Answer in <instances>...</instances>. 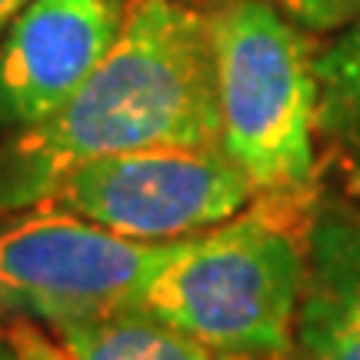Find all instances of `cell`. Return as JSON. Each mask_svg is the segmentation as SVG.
Masks as SVG:
<instances>
[{
    "instance_id": "obj_1",
    "label": "cell",
    "mask_w": 360,
    "mask_h": 360,
    "mask_svg": "<svg viewBox=\"0 0 360 360\" xmlns=\"http://www.w3.org/2000/svg\"><path fill=\"white\" fill-rule=\"evenodd\" d=\"M143 147H220L214 40L197 4L127 0L124 30L87 84L0 154V207H40L84 160Z\"/></svg>"
},
{
    "instance_id": "obj_2",
    "label": "cell",
    "mask_w": 360,
    "mask_h": 360,
    "mask_svg": "<svg viewBox=\"0 0 360 360\" xmlns=\"http://www.w3.org/2000/svg\"><path fill=\"white\" fill-rule=\"evenodd\" d=\"M310 191L260 200L177 240L130 307L204 344L217 360H290L317 200Z\"/></svg>"
},
{
    "instance_id": "obj_3",
    "label": "cell",
    "mask_w": 360,
    "mask_h": 360,
    "mask_svg": "<svg viewBox=\"0 0 360 360\" xmlns=\"http://www.w3.org/2000/svg\"><path fill=\"white\" fill-rule=\"evenodd\" d=\"M220 147L257 193L310 191L317 174V84L307 30L264 0L207 7Z\"/></svg>"
},
{
    "instance_id": "obj_4",
    "label": "cell",
    "mask_w": 360,
    "mask_h": 360,
    "mask_svg": "<svg viewBox=\"0 0 360 360\" xmlns=\"http://www.w3.org/2000/svg\"><path fill=\"white\" fill-rule=\"evenodd\" d=\"M174 244H141L40 204L0 227V317L60 330L130 307Z\"/></svg>"
},
{
    "instance_id": "obj_5",
    "label": "cell",
    "mask_w": 360,
    "mask_h": 360,
    "mask_svg": "<svg viewBox=\"0 0 360 360\" xmlns=\"http://www.w3.org/2000/svg\"><path fill=\"white\" fill-rule=\"evenodd\" d=\"M254 197L224 147H143L84 160L44 204L127 240L174 244L227 224Z\"/></svg>"
},
{
    "instance_id": "obj_6",
    "label": "cell",
    "mask_w": 360,
    "mask_h": 360,
    "mask_svg": "<svg viewBox=\"0 0 360 360\" xmlns=\"http://www.w3.org/2000/svg\"><path fill=\"white\" fill-rule=\"evenodd\" d=\"M127 20V0H30L0 40V134L47 124L90 80Z\"/></svg>"
},
{
    "instance_id": "obj_7",
    "label": "cell",
    "mask_w": 360,
    "mask_h": 360,
    "mask_svg": "<svg viewBox=\"0 0 360 360\" xmlns=\"http://www.w3.org/2000/svg\"><path fill=\"white\" fill-rule=\"evenodd\" d=\"M297 360H360V210L317 200L297 310Z\"/></svg>"
},
{
    "instance_id": "obj_8",
    "label": "cell",
    "mask_w": 360,
    "mask_h": 360,
    "mask_svg": "<svg viewBox=\"0 0 360 360\" xmlns=\"http://www.w3.org/2000/svg\"><path fill=\"white\" fill-rule=\"evenodd\" d=\"M57 334V360H217L204 344L147 310L120 307Z\"/></svg>"
},
{
    "instance_id": "obj_9",
    "label": "cell",
    "mask_w": 360,
    "mask_h": 360,
    "mask_svg": "<svg viewBox=\"0 0 360 360\" xmlns=\"http://www.w3.org/2000/svg\"><path fill=\"white\" fill-rule=\"evenodd\" d=\"M317 137L360 167V11L314 47Z\"/></svg>"
},
{
    "instance_id": "obj_10",
    "label": "cell",
    "mask_w": 360,
    "mask_h": 360,
    "mask_svg": "<svg viewBox=\"0 0 360 360\" xmlns=\"http://www.w3.org/2000/svg\"><path fill=\"white\" fill-rule=\"evenodd\" d=\"M307 34H334L360 11V0H264Z\"/></svg>"
},
{
    "instance_id": "obj_11",
    "label": "cell",
    "mask_w": 360,
    "mask_h": 360,
    "mask_svg": "<svg viewBox=\"0 0 360 360\" xmlns=\"http://www.w3.org/2000/svg\"><path fill=\"white\" fill-rule=\"evenodd\" d=\"M0 360H57V350L47 344H34V347H7L0 344Z\"/></svg>"
},
{
    "instance_id": "obj_12",
    "label": "cell",
    "mask_w": 360,
    "mask_h": 360,
    "mask_svg": "<svg viewBox=\"0 0 360 360\" xmlns=\"http://www.w3.org/2000/svg\"><path fill=\"white\" fill-rule=\"evenodd\" d=\"M30 0H0V40H4V34L11 30V24L20 17V11H24Z\"/></svg>"
},
{
    "instance_id": "obj_13",
    "label": "cell",
    "mask_w": 360,
    "mask_h": 360,
    "mask_svg": "<svg viewBox=\"0 0 360 360\" xmlns=\"http://www.w3.org/2000/svg\"><path fill=\"white\" fill-rule=\"evenodd\" d=\"M177 4H197V0H177Z\"/></svg>"
}]
</instances>
